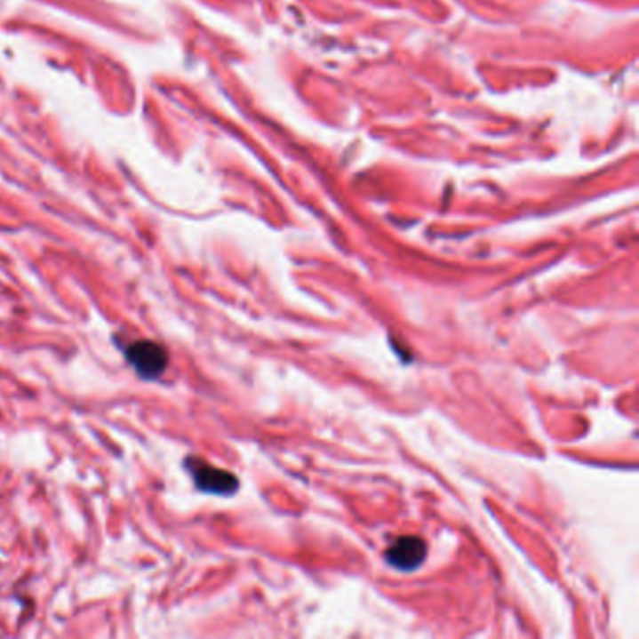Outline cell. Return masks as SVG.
Here are the masks:
<instances>
[{
    "mask_svg": "<svg viewBox=\"0 0 639 639\" xmlns=\"http://www.w3.org/2000/svg\"><path fill=\"white\" fill-rule=\"evenodd\" d=\"M123 353L128 364L145 381H156L169 366V355L165 347L154 339L132 341L124 345Z\"/></svg>",
    "mask_w": 639,
    "mask_h": 639,
    "instance_id": "obj_1",
    "label": "cell"
},
{
    "mask_svg": "<svg viewBox=\"0 0 639 639\" xmlns=\"http://www.w3.org/2000/svg\"><path fill=\"white\" fill-rule=\"evenodd\" d=\"M427 555L426 542L419 537H402L387 551V563L402 572H412L419 568Z\"/></svg>",
    "mask_w": 639,
    "mask_h": 639,
    "instance_id": "obj_3",
    "label": "cell"
},
{
    "mask_svg": "<svg viewBox=\"0 0 639 639\" xmlns=\"http://www.w3.org/2000/svg\"><path fill=\"white\" fill-rule=\"evenodd\" d=\"M186 469L192 475L196 488L203 493L233 495L238 490V478L235 475L204 463L199 458H188Z\"/></svg>",
    "mask_w": 639,
    "mask_h": 639,
    "instance_id": "obj_2",
    "label": "cell"
}]
</instances>
